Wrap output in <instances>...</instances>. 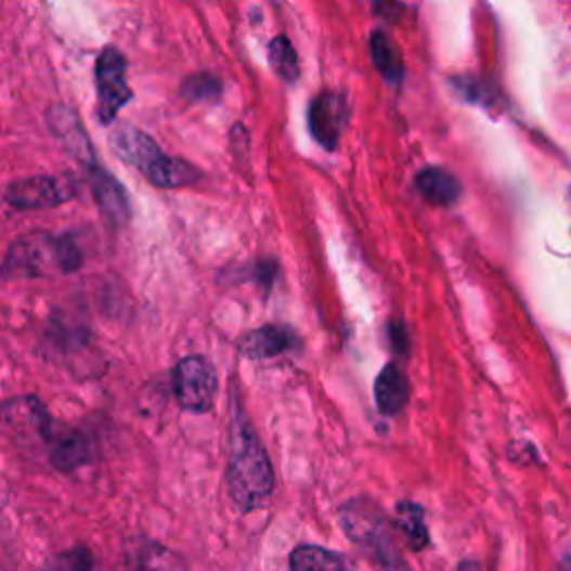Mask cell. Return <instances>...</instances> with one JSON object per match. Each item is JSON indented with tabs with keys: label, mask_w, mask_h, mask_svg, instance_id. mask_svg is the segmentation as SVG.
Segmentation results:
<instances>
[{
	"label": "cell",
	"mask_w": 571,
	"mask_h": 571,
	"mask_svg": "<svg viewBox=\"0 0 571 571\" xmlns=\"http://www.w3.org/2000/svg\"><path fill=\"white\" fill-rule=\"evenodd\" d=\"M228 489H231V498L242 511L257 509L275 489V473L269 453H265L257 433L248 425L239 404H235Z\"/></svg>",
	"instance_id": "obj_1"
},
{
	"label": "cell",
	"mask_w": 571,
	"mask_h": 571,
	"mask_svg": "<svg viewBox=\"0 0 571 571\" xmlns=\"http://www.w3.org/2000/svg\"><path fill=\"white\" fill-rule=\"evenodd\" d=\"M86 257L72 237H54L48 233H29L18 237L5 259L0 261V277L5 280H38L76 273Z\"/></svg>",
	"instance_id": "obj_2"
},
{
	"label": "cell",
	"mask_w": 571,
	"mask_h": 571,
	"mask_svg": "<svg viewBox=\"0 0 571 571\" xmlns=\"http://www.w3.org/2000/svg\"><path fill=\"white\" fill-rule=\"evenodd\" d=\"M341 524L355 543L377 558L385 571H406L404 560L395 551L387 516L371 501L358 498L341 507Z\"/></svg>",
	"instance_id": "obj_3"
},
{
	"label": "cell",
	"mask_w": 571,
	"mask_h": 571,
	"mask_svg": "<svg viewBox=\"0 0 571 571\" xmlns=\"http://www.w3.org/2000/svg\"><path fill=\"white\" fill-rule=\"evenodd\" d=\"M172 389L181 408L206 413L212 408L215 402L217 373L206 358L187 355L174 366Z\"/></svg>",
	"instance_id": "obj_4"
},
{
	"label": "cell",
	"mask_w": 571,
	"mask_h": 571,
	"mask_svg": "<svg viewBox=\"0 0 571 571\" xmlns=\"http://www.w3.org/2000/svg\"><path fill=\"white\" fill-rule=\"evenodd\" d=\"M96 96L99 119L105 126L117 119L121 107L132 99L128 86V63L117 48H105L96 61Z\"/></svg>",
	"instance_id": "obj_5"
},
{
	"label": "cell",
	"mask_w": 571,
	"mask_h": 571,
	"mask_svg": "<svg viewBox=\"0 0 571 571\" xmlns=\"http://www.w3.org/2000/svg\"><path fill=\"white\" fill-rule=\"evenodd\" d=\"M76 193L69 177H29L10 183L5 199L16 210H46L72 199Z\"/></svg>",
	"instance_id": "obj_6"
},
{
	"label": "cell",
	"mask_w": 571,
	"mask_h": 571,
	"mask_svg": "<svg viewBox=\"0 0 571 571\" xmlns=\"http://www.w3.org/2000/svg\"><path fill=\"white\" fill-rule=\"evenodd\" d=\"M347 101L337 92H320L309 107V126L315 141L326 147L335 150L347 124Z\"/></svg>",
	"instance_id": "obj_7"
},
{
	"label": "cell",
	"mask_w": 571,
	"mask_h": 571,
	"mask_svg": "<svg viewBox=\"0 0 571 571\" xmlns=\"http://www.w3.org/2000/svg\"><path fill=\"white\" fill-rule=\"evenodd\" d=\"M94 202L103 215V219L112 228H121L130 221V199L126 187L114 179L107 170H103L99 164H92L86 168Z\"/></svg>",
	"instance_id": "obj_8"
},
{
	"label": "cell",
	"mask_w": 571,
	"mask_h": 571,
	"mask_svg": "<svg viewBox=\"0 0 571 571\" xmlns=\"http://www.w3.org/2000/svg\"><path fill=\"white\" fill-rule=\"evenodd\" d=\"M50 465L56 471H74L90 460V444L83 433L67 429L63 425L52 427V433L46 442Z\"/></svg>",
	"instance_id": "obj_9"
},
{
	"label": "cell",
	"mask_w": 571,
	"mask_h": 571,
	"mask_svg": "<svg viewBox=\"0 0 571 571\" xmlns=\"http://www.w3.org/2000/svg\"><path fill=\"white\" fill-rule=\"evenodd\" d=\"M48 121H50L52 132L63 141V145L72 152V157L76 161L83 164L86 168L96 164L94 147H92V143L83 130V124L69 107H65V105L52 107L48 114Z\"/></svg>",
	"instance_id": "obj_10"
},
{
	"label": "cell",
	"mask_w": 571,
	"mask_h": 571,
	"mask_svg": "<svg viewBox=\"0 0 571 571\" xmlns=\"http://www.w3.org/2000/svg\"><path fill=\"white\" fill-rule=\"evenodd\" d=\"M297 335L286 326H261L239 339V353L248 360H271L282 353L295 351Z\"/></svg>",
	"instance_id": "obj_11"
},
{
	"label": "cell",
	"mask_w": 571,
	"mask_h": 571,
	"mask_svg": "<svg viewBox=\"0 0 571 571\" xmlns=\"http://www.w3.org/2000/svg\"><path fill=\"white\" fill-rule=\"evenodd\" d=\"M112 147L126 164H130L139 172H145L150 164L161 155V147L155 143V139L132 126H124L119 130H114Z\"/></svg>",
	"instance_id": "obj_12"
},
{
	"label": "cell",
	"mask_w": 571,
	"mask_h": 571,
	"mask_svg": "<svg viewBox=\"0 0 571 571\" xmlns=\"http://www.w3.org/2000/svg\"><path fill=\"white\" fill-rule=\"evenodd\" d=\"M408 400V382L400 366L389 364L375 379V402L382 415H398Z\"/></svg>",
	"instance_id": "obj_13"
},
{
	"label": "cell",
	"mask_w": 571,
	"mask_h": 571,
	"mask_svg": "<svg viewBox=\"0 0 571 571\" xmlns=\"http://www.w3.org/2000/svg\"><path fill=\"white\" fill-rule=\"evenodd\" d=\"M415 185L420 190V195L433 206H453L463 195L460 181L442 168H425L415 177Z\"/></svg>",
	"instance_id": "obj_14"
},
{
	"label": "cell",
	"mask_w": 571,
	"mask_h": 571,
	"mask_svg": "<svg viewBox=\"0 0 571 571\" xmlns=\"http://www.w3.org/2000/svg\"><path fill=\"white\" fill-rule=\"evenodd\" d=\"M152 183L164 190H174V187H185L193 185L199 179V172L195 166H190L183 159L168 157L166 152L150 164V168L143 172Z\"/></svg>",
	"instance_id": "obj_15"
},
{
	"label": "cell",
	"mask_w": 571,
	"mask_h": 571,
	"mask_svg": "<svg viewBox=\"0 0 571 571\" xmlns=\"http://www.w3.org/2000/svg\"><path fill=\"white\" fill-rule=\"evenodd\" d=\"M368 48H371L373 63H375L377 72L382 74V79L391 86H398L404 79V61H402L398 46L391 41L385 31L377 29L371 36Z\"/></svg>",
	"instance_id": "obj_16"
},
{
	"label": "cell",
	"mask_w": 571,
	"mask_h": 571,
	"mask_svg": "<svg viewBox=\"0 0 571 571\" xmlns=\"http://www.w3.org/2000/svg\"><path fill=\"white\" fill-rule=\"evenodd\" d=\"M290 571H351L349 562L317 545H301L290 554Z\"/></svg>",
	"instance_id": "obj_17"
},
{
	"label": "cell",
	"mask_w": 571,
	"mask_h": 571,
	"mask_svg": "<svg viewBox=\"0 0 571 571\" xmlns=\"http://www.w3.org/2000/svg\"><path fill=\"white\" fill-rule=\"evenodd\" d=\"M395 527L411 549H425L429 545V531L420 505L400 503L395 509Z\"/></svg>",
	"instance_id": "obj_18"
},
{
	"label": "cell",
	"mask_w": 571,
	"mask_h": 571,
	"mask_svg": "<svg viewBox=\"0 0 571 571\" xmlns=\"http://www.w3.org/2000/svg\"><path fill=\"white\" fill-rule=\"evenodd\" d=\"M137 567L139 571H187L183 556L159 543L139 545Z\"/></svg>",
	"instance_id": "obj_19"
},
{
	"label": "cell",
	"mask_w": 571,
	"mask_h": 571,
	"mask_svg": "<svg viewBox=\"0 0 571 571\" xmlns=\"http://www.w3.org/2000/svg\"><path fill=\"white\" fill-rule=\"evenodd\" d=\"M269 61L275 69V74L280 76L282 81L286 83H295L299 79V61H297V52L290 46V41L286 36H277L271 41L269 46Z\"/></svg>",
	"instance_id": "obj_20"
},
{
	"label": "cell",
	"mask_w": 571,
	"mask_h": 571,
	"mask_svg": "<svg viewBox=\"0 0 571 571\" xmlns=\"http://www.w3.org/2000/svg\"><path fill=\"white\" fill-rule=\"evenodd\" d=\"M181 94L193 103L212 101L221 94V83L210 74H195V76H190V79L183 81Z\"/></svg>",
	"instance_id": "obj_21"
},
{
	"label": "cell",
	"mask_w": 571,
	"mask_h": 571,
	"mask_svg": "<svg viewBox=\"0 0 571 571\" xmlns=\"http://www.w3.org/2000/svg\"><path fill=\"white\" fill-rule=\"evenodd\" d=\"M92 551L88 547H74L56 554L43 571H92Z\"/></svg>",
	"instance_id": "obj_22"
},
{
	"label": "cell",
	"mask_w": 571,
	"mask_h": 571,
	"mask_svg": "<svg viewBox=\"0 0 571 571\" xmlns=\"http://www.w3.org/2000/svg\"><path fill=\"white\" fill-rule=\"evenodd\" d=\"M391 337H393L395 351L404 353L406 351V328H404V324H391Z\"/></svg>",
	"instance_id": "obj_23"
},
{
	"label": "cell",
	"mask_w": 571,
	"mask_h": 571,
	"mask_svg": "<svg viewBox=\"0 0 571 571\" xmlns=\"http://www.w3.org/2000/svg\"><path fill=\"white\" fill-rule=\"evenodd\" d=\"M567 206H569V212H571V187H569V193H567Z\"/></svg>",
	"instance_id": "obj_24"
}]
</instances>
